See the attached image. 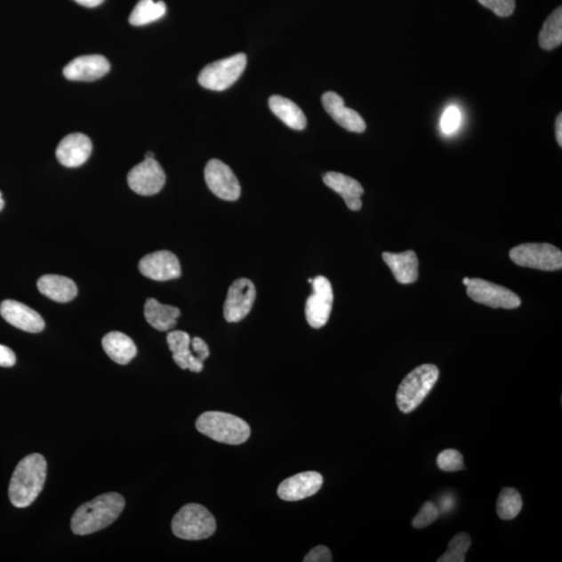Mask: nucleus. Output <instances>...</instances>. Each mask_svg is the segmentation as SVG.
<instances>
[{"instance_id":"obj_1","label":"nucleus","mask_w":562,"mask_h":562,"mask_svg":"<svg viewBox=\"0 0 562 562\" xmlns=\"http://www.w3.org/2000/svg\"><path fill=\"white\" fill-rule=\"evenodd\" d=\"M125 507V500L118 493L103 494L79 506L71 518V529L76 535H88L114 523Z\"/></svg>"},{"instance_id":"obj_2","label":"nucleus","mask_w":562,"mask_h":562,"mask_svg":"<svg viewBox=\"0 0 562 562\" xmlns=\"http://www.w3.org/2000/svg\"><path fill=\"white\" fill-rule=\"evenodd\" d=\"M47 462L44 456L34 454L18 463L9 487L11 503L17 509H26L38 498L44 487Z\"/></svg>"},{"instance_id":"obj_3","label":"nucleus","mask_w":562,"mask_h":562,"mask_svg":"<svg viewBox=\"0 0 562 562\" xmlns=\"http://www.w3.org/2000/svg\"><path fill=\"white\" fill-rule=\"evenodd\" d=\"M197 429L203 435L218 443L241 445L250 438V427L245 421L234 414L207 412L197 421Z\"/></svg>"},{"instance_id":"obj_4","label":"nucleus","mask_w":562,"mask_h":562,"mask_svg":"<svg viewBox=\"0 0 562 562\" xmlns=\"http://www.w3.org/2000/svg\"><path fill=\"white\" fill-rule=\"evenodd\" d=\"M439 371L437 365H422L402 381L397 392V405L403 413L414 411L435 388Z\"/></svg>"},{"instance_id":"obj_5","label":"nucleus","mask_w":562,"mask_h":562,"mask_svg":"<svg viewBox=\"0 0 562 562\" xmlns=\"http://www.w3.org/2000/svg\"><path fill=\"white\" fill-rule=\"evenodd\" d=\"M216 520L205 506L191 503L181 507L173 520L175 536L187 541L209 539L216 531Z\"/></svg>"},{"instance_id":"obj_6","label":"nucleus","mask_w":562,"mask_h":562,"mask_svg":"<svg viewBox=\"0 0 562 562\" xmlns=\"http://www.w3.org/2000/svg\"><path fill=\"white\" fill-rule=\"evenodd\" d=\"M510 259L516 265L542 271H558L562 268L561 250L548 243H527L513 247Z\"/></svg>"},{"instance_id":"obj_7","label":"nucleus","mask_w":562,"mask_h":562,"mask_svg":"<svg viewBox=\"0 0 562 562\" xmlns=\"http://www.w3.org/2000/svg\"><path fill=\"white\" fill-rule=\"evenodd\" d=\"M246 65V54L237 53L205 67L200 72L198 82L204 88L213 91L229 89L243 75Z\"/></svg>"},{"instance_id":"obj_8","label":"nucleus","mask_w":562,"mask_h":562,"mask_svg":"<svg viewBox=\"0 0 562 562\" xmlns=\"http://www.w3.org/2000/svg\"><path fill=\"white\" fill-rule=\"evenodd\" d=\"M467 293L475 302L493 309H515L522 303L521 298L510 289L480 278L470 279Z\"/></svg>"},{"instance_id":"obj_9","label":"nucleus","mask_w":562,"mask_h":562,"mask_svg":"<svg viewBox=\"0 0 562 562\" xmlns=\"http://www.w3.org/2000/svg\"><path fill=\"white\" fill-rule=\"evenodd\" d=\"M311 285L314 293L305 303V317L309 326L319 329L326 325L331 317L333 291L331 281L324 277H317Z\"/></svg>"},{"instance_id":"obj_10","label":"nucleus","mask_w":562,"mask_h":562,"mask_svg":"<svg viewBox=\"0 0 562 562\" xmlns=\"http://www.w3.org/2000/svg\"><path fill=\"white\" fill-rule=\"evenodd\" d=\"M127 182L134 193L152 197L161 192L166 183V174L155 158H145L130 171Z\"/></svg>"},{"instance_id":"obj_11","label":"nucleus","mask_w":562,"mask_h":562,"mask_svg":"<svg viewBox=\"0 0 562 562\" xmlns=\"http://www.w3.org/2000/svg\"><path fill=\"white\" fill-rule=\"evenodd\" d=\"M205 179L207 187L220 199L236 201L241 197V185L228 165L215 160L206 164Z\"/></svg>"},{"instance_id":"obj_12","label":"nucleus","mask_w":562,"mask_h":562,"mask_svg":"<svg viewBox=\"0 0 562 562\" xmlns=\"http://www.w3.org/2000/svg\"><path fill=\"white\" fill-rule=\"evenodd\" d=\"M256 298L255 286L247 278L237 279L229 286L224 303V317L229 323L240 322L253 309Z\"/></svg>"},{"instance_id":"obj_13","label":"nucleus","mask_w":562,"mask_h":562,"mask_svg":"<svg viewBox=\"0 0 562 562\" xmlns=\"http://www.w3.org/2000/svg\"><path fill=\"white\" fill-rule=\"evenodd\" d=\"M139 270L145 277L157 281L177 279L181 275L179 259L167 250L145 255L140 261Z\"/></svg>"},{"instance_id":"obj_14","label":"nucleus","mask_w":562,"mask_h":562,"mask_svg":"<svg viewBox=\"0 0 562 562\" xmlns=\"http://www.w3.org/2000/svg\"><path fill=\"white\" fill-rule=\"evenodd\" d=\"M111 69L108 60L100 54L78 57L67 65L63 75L69 81L93 82L100 79Z\"/></svg>"},{"instance_id":"obj_15","label":"nucleus","mask_w":562,"mask_h":562,"mask_svg":"<svg viewBox=\"0 0 562 562\" xmlns=\"http://www.w3.org/2000/svg\"><path fill=\"white\" fill-rule=\"evenodd\" d=\"M0 315L5 321L23 332L38 333L45 328L43 317L26 304L15 301H4L0 304Z\"/></svg>"},{"instance_id":"obj_16","label":"nucleus","mask_w":562,"mask_h":562,"mask_svg":"<svg viewBox=\"0 0 562 562\" xmlns=\"http://www.w3.org/2000/svg\"><path fill=\"white\" fill-rule=\"evenodd\" d=\"M323 486L322 475L317 472H304L292 476L281 482L278 496L285 501H299L314 496Z\"/></svg>"},{"instance_id":"obj_17","label":"nucleus","mask_w":562,"mask_h":562,"mask_svg":"<svg viewBox=\"0 0 562 562\" xmlns=\"http://www.w3.org/2000/svg\"><path fill=\"white\" fill-rule=\"evenodd\" d=\"M92 142L84 133H71L60 140L56 155L58 161L67 168H77L89 160Z\"/></svg>"},{"instance_id":"obj_18","label":"nucleus","mask_w":562,"mask_h":562,"mask_svg":"<svg viewBox=\"0 0 562 562\" xmlns=\"http://www.w3.org/2000/svg\"><path fill=\"white\" fill-rule=\"evenodd\" d=\"M322 103L328 115L345 130L353 132L365 131L366 125L362 116L354 109L346 108L344 100L339 94L334 92H326L322 96Z\"/></svg>"},{"instance_id":"obj_19","label":"nucleus","mask_w":562,"mask_h":562,"mask_svg":"<svg viewBox=\"0 0 562 562\" xmlns=\"http://www.w3.org/2000/svg\"><path fill=\"white\" fill-rule=\"evenodd\" d=\"M323 181L332 190L337 192L345 200L348 209L357 212L362 209V197L365 193L364 188L360 183L339 173H327L323 176Z\"/></svg>"},{"instance_id":"obj_20","label":"nucleus","mask_w":562,"mask_h":562,"mask_svg":"<svg viewBox=\"0 0 562 562\" xmlns=\"http://www.w3.org/2000/svg\"><path fill=\"white\" fill-rule=\"evenodd\" d=\"M191 338L185 332H171L167 335L169 349L173 354V359L182 370L200 373L204 370V362L191 350Z\"/></svg>"},{"instance_id":"obj_21","label":"nucleus","mask_w":562,"mask_h":562,"mask_svg":"<svg viewBox=\"0 0 562 562\" xmlns=\"http://www.w3.org/2000/svg\"><path fill=\"white\" fill-rule=\"evenodd\" d=\"M382 259L399 284H413L419 277V261L413 250L402 253H384Z\"/></svg>"},{"instance_id":"obj_22","label":"nucleus","mask_w":562,"mask_h":562,"mask_svg":"<svg viewBox=\"0 0 562 562\" xmlns=\"http://www.w3.org/2000/svg\"><path fill=\"white\" fill-rule=\"evenodd\" d=\"M36 285L41 294L60 303L72 301L77 295L75 281L60 275H44L38 280Z\"/></svg>"},{"instance_id":"obj_23","label":"nucleus","mask_w":562,"mask_h":562,"mask_svg":"<svg viewBox=\"0 0 562 562\" xmlns=\"http://www.w3.org/2000/svg\"><path fill=\"white\" fill-rule=\"evenodd\" d=\"M144 316L149 325L157 331L168 332L176 326L181 310L171 305L162 304L155 298H149L145 303Z\"/></svg>"},{"instance_id":"obj_24","label":"nucleus","mask_w":562,"mask_h":562,"mask_svg":"<svg viewBox=\"0 0 562 562\" xmlns=\"http://www.w3.org/2000/svg\"><path fill=\"white\" fill-rule=\"evenodd\" d=\"M103 350L108 357L119 365H127L136 357L138 349L133 341L126 334L112 332L102 339Z\"/></svg>"},{"instance_id":"obj_25","label":"nucleus","mask_w":562,"mask_h":562,"mask_svg":"<svg viewBox=\"0 0 562 562\" xmlns=\"http://www.w3.org/2000/svg\"><path fill=\"white\" fill-rule=\"evenodd\" d=\"M269 107L272 113L292 130L302 131L307 127L308 121L302 109L292 100L283 96L274 95L269 100Z\"/></svg>"},{"instance_id":"obj_26","label":"nucleus","mask_w":562,"mask_h":562,"mask_svg":"<svg viewBox=\"0 0 562 562\" xmlns=\"http://www.w3.org/2000/svg\"><path fill=\"white\" fill-rule=\"evenodd\" d=\"M166 4L155 0H140L130 16V23L133 27H143L161 20L166 14Z\"/></svg>"},{"instance_id":"obj_27","label":"nucleus","mask_w":562,"mask_h":562,"mask_svg":"<svg viewBox=\"0 0 562 562\" xmlns=\"http://www.w3.org/2000/svg\"><path fill=\"white\" fill-rule=\"evenodd\" d=\"M540 45L542 50L552 51L562 43V9H556L543 23L540 33Z\"/></svg>"},{"instance_id":"obj_28","label":"nucleus","mask_w":562,"mask_h":562,"mask_svg":"<svg viewBox=\"0 0 562 562\" xmlns=\"http://www.w3.org/2000/svg\"><path fill=\"white\" fill-rule=\"evenodd\" d=\"M523 500L515 488L505 487L497 501V513L502 520H512L521 512Z\"/></svg>"},{"instance_id":"obj_29","label":"nucleus","mask_w":562,"mask_h":562,"mask_svg":"<svg viewBox=\"0 0 562 562\" xmlns=\"http://www.w3.org/2000/svg\"><path fill=\"white\" fill-rule=\"evenodd\" d=\"M470 547L471 537L466 533L457 534L450 541L447 551L438 559V562H464Z\"/></svg>"},{"instance_id":"obj_30","label":"nucleus","mask_w":562,"mask_h":562,"mask_svg":"<svg viewBox=\"0 0 562 562\" xmlns=\"http://www.w3.org/2000/svg\"><path fill=\"white\" fill-rule=\"evenodd\" d=\"M438 467L445 472H457L463 470V457L455 449H447L439 454L437 460Z\"/></svg>"},{"instance_id":"obj_31","label":"nucleus","mask_w":562,"mask_h":562,"mask_svg":"<svg viewBox=\"0 0 562 562\" xmlns=\"http://www.w3.org/2000/svg\"><path fill=\"white\" fill-rule=\"evenodd\" d=\"M438 510L436 505L431 502H426L417 516L414 517L413 526L417 529L430 526L435 522L438 517Z\"/></svg>"},{"instance_id":"obj_32","label":"nucleus","mask_w":562,"mask_h":562,"mask_svg":"<svg viewBox=\"0 0 562 562\" xmlns=\"http://www.w3.org/2000/svg\"><path fill=\"white\" fill-rule=\"evenodd\" d=\"M462 115L458 108L452 106L446 108L441 118L442 132L446 134H452L460 127Z\"/></svg>"},{"instance_id":"obj_33","label":"nucleus","mask_w":562,"mask_h":562,"mask_svg":"<svg viewBox=\"0 0 562 562\" xmlns=\"http://www.w3.org/2000/svg\"><path fill=\"white\" fill-rule=\"evenodd\" d=\"M484 7L500 17H509L516 8V0H478Z\"/></svg>"},{"instance_id":"obj_34","label":"nucleus","mask_w":562,"mask_h":562,"mask_svg":"<svg viewBox=\"0 0 562 562\" xmlns=\"http://www.w3.org/2000/svg\"><path fill=\"white\" fill-rule=\"evenodd\" d=\"M304 562H331L333 561V556L331 550L325 546H317L305 556Z\"/></svg>"},{"instance_id":"obj_35","label":"nucleus","mask_w":562,"mask_h":562,"mask_svg":"<svg viewBox=\"0 0 562 562\" xmlns=\"http://www.w3.org/2000/svg\"><path fill=\"white\" fill-rule=\"evenodd\" d=\"M192 351L200 360H205L210 357L209 346L203 339L194 338L191 341Z\"/></svg>"},{"instance_id":"obj_36","label":"nucleus","mask_w":562,"mask_h":562,"mask_svg":"<svg viewBox=\"0 0 562 562\" xmlns=\"http://www.w3.org/2000/svg\"><path fill=\"white\" fill-rule=\"evenodd\" d=\"M16 364V356L9 347L0 345V366L10 368Z\"/></svg>"},{"instance_id":"obj_37","label":"nucleus","mask_w":562,"mask_h":562,"mask_svg":"<svg viewBox=\"0 0 562 562\" xmlns=\"http://www.w3.org/2000/svg\"><path fill=\"white\" fill-rule=\"evenodd\" d=\"M556 140H558V145L562 146V115L559 114L558 119H556Z\"/></svg>"},{"instance_id":"obj_38","label":"nucleus","mask_w":562,"mask_h":562,"mask_svg":"<svg viewBox=\"0 0 562 562\" xmlns=\"http://www.w3.org/2000/svg\"><path fill=\"white\" fill-rule=\"evenodd\" d=\"M78 4L84 5L87 8L99 7L105 0H75Z\"/></svg>"},{"instance_id":"obj_39","label":"nucleus","mask_w":562,"mask_h":562,"mask_svg":"<svg viewBox=\"0 0 562 562\" xmlns=\"http://www.w3.org/2000/svg\"><path fill=\"white\" fill-rule=\"evenodd\" d=\"M4 206V201L2 193H0V212L3 211Z\"/></svg>"},{"instance_id":"obj_40","label":"nucleus","mask_w":562,"mask_h":562,"mask_svg":"<svg viewBox=\"0 0 562 562\" xmlns=\"http://www.w3.org/2000/svg\"><path fill=\"white\" fill-rule=\"evenodd\" d=\"M145 158H155V155L152 154V152H148V154L145 155Z\"/></svg>"},{"instance_id":"obj_41","label":"nucleus","mask_w":562,"mask_h":562,"mask_svg":"<svg viewBox=\"0 0 562 562\" xmlns=\"http://www.w3.org/2000/svg\"><path fill=\"white\" fill-rule=\"evenodd\" d=\"M469 284H470V278L469 277L463 278V285H468Z\"/></svg>"},{"instance_id":"obj_42","label":"nucleus","mask_w":562,"mask_h":562,"mask_svg":"<svg viewBox=\"0 0 562 562\" xmlns=\"http://www.w3.org/2000/svg\"><path fill=\"white\" fill-rule=\"evenodd\" d=\"M309 284L313 283V278H309Z\"/></svg>"}]
</instances>
